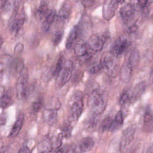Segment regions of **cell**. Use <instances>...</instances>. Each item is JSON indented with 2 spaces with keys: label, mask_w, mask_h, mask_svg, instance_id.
<instances>
[{
  "label": "cell",
  "mask_w": 153,
  "mask_h": 153,
  "mask_svg": "<svg viewBox=\"0 0 153 153\" xmlns=\"http://www.w3.org/2000/svg\"><path fill=\"white\" fill-rule=\"evenodd\" d=\"M99 115H96V114H91V115L89 116V117L88 118V119H87V126L88 127H93V126H94L95 125H96L99 118Z\"/></svg>",
  "instance_id": "29"
},
{
  "label": "cell",
  "mask_w": 153,
  "mask_h": 153,
  "mask_svg": "<svg viewBox=\"0 0 153 153\" xmlns=\"http://www.w3.org/2000/svg\"><path fill=\"white\" fill-rule=\"evenodd\" d=\"M73 67V63L71 60H67L64 63L63 69L56 80V86L58 88L63 86L71 79L72 75Z\"/></svg>",
  "instance_id": "4"
},
{
  "label": "cell",
  "mask_w": 153,
  "mask_h": 153,
  "mask_svg": "<svg viewBox=\"0 0 153 153\" xmlns=\"http://www.w3.org/2000/svg\"><path fill=\"white\" fill-rule=\"evenodd\" d=\"M124 1H119L115 0L107 1L105 2L103 7V17L105 19L111 20L115 14L116 10L120 3Z\"/></svg>",
  "instance_id": "7"
},
{
  "label": "cell",
  "mask_w": 153,
  "mask_h": 153,
  "mask_svg": "<svg viewBox=\"0 0 153 153\" xmlns=\"http://www.w3.org/2000/svg\"><path fill=\"white\" fill-rule=\"evenodd\" d=\"M1 153H10V149L8 146H2L1 148Z\"/></svg>",
  "instance_id": "39"
},
{
  "label": "cell",
  "mask_w": 153,
  "mask_h": 153,
  "mask_svg": "<svg viewBox=\"0 0 153 153\" xmlns=\"http://www.w3.org/2000/svg\"><path fill=\"white\" fill-rule=\"evenodd\" d=\"M63 36V32L62 30H58L57 31L53 36V44L56 45L59 44L60 41H62Z\"/></svg>",
  "instance_id": "33"
},
{
  "label": "cell",
  "mask_w": 153,
  "mask_h": 153,
  "mask_svg": "<svg viewBox=\"0 0 153 153\" xmlns=\"http://www.w3.org/2000/svg\"><path fill=\"white\" fill-rule=\"evenodd\" d=\"M84 108L83 95L80 91H75L71 97L69 102L70 121H76L81 115Z\"/></svg>",
  "instance_id": "2"
},
{
  "label": "cell",
  "mask_w": 153,
  "mask_h": 153,
  "mask_svg": "<svg viewBox=\"0 0 153 153\" xmlns=\"http://www.w3.org/2000/svg\"><path fill=\"white\" fill-rule=\"evenodd\" d=\"M105 38L106 37L105 36H100L94 34L90 36L87 44L91 50L95 51H100L103 47L106 41Z\"/></svg>",
  "instance_id": "10"
},
{
  "label": "cell",
  "mask_w": 153,
  "mask_h": 153,
  "mask_svg": "<svg viewBox=\"0 0 153 153\" xmlns=\"http://www.w3.org/2000/svg\"><path fill=\"white\" fill-rule=\"evenodd\" d=\"M150 81H151L152 84H153V69L151 71V74H150Z\"/></svg>",
  "instance_id": "44"
},
{
  "label": "cell",
  "mask_w": 153,
  "mask_h": 153,
  "mask_svg": "<svg viewBox=\"0 0 153 153\" xmlns=\"http://www.w3.org/2000/svg\"><path fill=\"white\" fill-rule=\"evenodd\" d=\"M148 3V1H143V0H141V1H137V5L142 8H145V7H146L147 4Z\"/></svg>",
  "instance_id": "38"
},
{
  "label": "cell",
  "mask_w": 153,
  "mask_h": 153,
  "mask_svg": "<svg viewBox=\"0 0 153 153\" xmlns=\"http://www.w3.org/2000/svg\"><path fill=\"white\" fill-rule=\"evenodd\" d=\"M146 153H153V144L149 146V148L147 150Z\"/></svg>",
  "instance_id": "43"
},
{
  "label": "cell",
  "mask_w": 153,
  "mask_h": 153,
  "mask_svg": "<svg viewBox=\"0 0 153 153\" xmlns=\"http://www.w3.org/2000/svg\"><path fill=\"white\" fill-rule=\"evenodd\" d=\"M28 76L27 69L25 68L17 78L16 84V90L17 97L19 100H23L27 96Z\"/></svg>",
  "instance_id": "3"
},
{
  "label": "cell",
  "mask_w": 153,
  "mask_h": 153,
  "mask_svg": "<svg viewBox=\"0 0 153 153\" xmlns=\"http://www.w3.org/2000/svg\"><path fill=\"white\" fill-rule=\"evenodd\" d=\"M56 16V11L54 9L49 10L48 13H47L44 19L42 27L45 31H47L49 30L50 27L53 22L55 17Z\"/></svg>",
  "instance_id": "18"
},
{
  "label": "cell",
  "mask_w": 153,
  "mask_h": 153,
  "mask_svg": "<svg viewBox=\"0 0 153 153\" xmlns=\"http://www.w3.org/2000/svg\"><path fill=\"white\" fill-rule=\"evenodd\" d=\"M48 5L45 4H42L40 5L38 9V16L40 19H44L48 11Z\"/></svg>",
  "instance_id": "30"
},
{
  "label": "cell",
  "mask_w": 153,
  "mask_h": 153,
  "mask_svg": "<svg viewBox=\"0 0 153 153\" xmlns=\"http://www.w3.org/2000/svg\"><path fill=\"white\" fill-rule=\"evenodd\" d=\"M103 69H105L109 72H112L116 66V61L115 57L110 53L105 54L100 60Z\"/></svg>",
  "instance_id": "11"
},
{
  "label": "cell",
  "mask_w": 153,
  "mask_h": 153,
  "mask_svg": "<svg viewBox=\"0 0 153 153\" xmlns=\"http://www.w3.org/2000/svg\"><path fill=\"white\" fill-rule=\"evenodd\" d=\"M71 5L68 2L63 3L57 13V19L60 22L63 23L67 21L71 14Z\"/></svg>",
  "instance_id": "14"
},
{
  "label": "cell",
  "mask_w": 153,
  "mask_h": 153,
  "mask_svg": "<svg viewBox=\"0 0 153 153\" xmlns=\"http://www.w3.org/2000/svg\"><path fill=\"white\" fill-rule=\"evenodd\" d=\"M123 122H124L123 114V112L120 111L115 114L114 118H113L112 123L109 131H114L117 130L123 125Z\"/></svg>",
  "instance_id": "19"
},
{
  "label": "cell",
  "mask_w": 153,
  "mask_h": 153,
  "mask_svg": "<svg viewBox=\"0 0 153 153\" xmlns=\"http://www.w3.org/2000/svg\"><path fill=\"white\" fill-rule=\"evenodd\" d=\"M44 103V100L42 98H39L35 100L31 105V110L33 112H37L42 108Z\"/></svg>",
  "instance_id": "28"
},
{
  "label": "cell",
  "mask_w": 153,
  "mask_h": 153,
  "mask_svg": "<svg viewBox=\"0 0 153 153\" xmlns=\"http://www.w3.org/2000/svg\"><path fill=\"white\" fill-rule=\"evenodd\" d=\"M137 29V26L136 25H133L129 27V31L130 32H134Z\"/></svg>",
  "instance_id": "42"
},
{
  "label": "cell",
  "mask_w": 153,
  "mask_h": 153,
  "mask_svg": "<svg viewBox=\"0 0 153 153\" xmlns=\"http://www.w3.org/2000/svg\"><path fill=\"white\" fill-rule=\"evenodd\" d=\"M23 45L22 44L20 43L17 44L14 48V53L17 54V53H19V51H22L23 50Z\"/></svg>",
  "instance_id": "37"
},
{
  "label": "cell",
  "mask_w": 153,
  "mask_h": 153,
  "mask_svg": "<svg viewBox=\"0 0 153 153\" xmlns=\"http://www.w3.org/2000/svg\"><path fill=\"white\" fill-rule=\"evenodd\" d=\"M146 87V84L144 81L140 82L137 84H136L132 91L131 94L130 96V100L131 102H134L137 99H139L140 97V96L142 95L143 92L145 91Z\"/></svg>",
  "instance_id": "16"
},
{
  "label": "cell",
  "mask_w": 153,
  "mask_h": 153,
  "mask_svg": "<svg viewBox=\"0 0 153 153\" xmlns=\"http://www.w3.org/2000/svg\"><path fill=\"white\" fill-rule=\"evenodd\" d=\"M81 27L79 25H76L70 31L67 39L66 41V48L71 49L73 46L74 42L79 38L81 35Z\"/></svg>",
  "instance_id": "12"
},
{
  "label": "cell",
  "mask_w": 153,
  "mask_h": 153,
  "mask_svg": "<svg viewBox=\"0 0 153 153\" xmlns=\"http://www.w3.org/2000/svg\"><path fill=\"white\" fill-rule=\"evenodd\" d=\"M130 96L128 92L127 91H123V93L121 94L120 99H119V103L121 105H125L128 101L130 100Z\"/></svg>",
  "instance_id": "34"
},
{
  "label": "cell",
  "mask_w": 153,
  "mask_h": 153,
  "mask_svg": "<svg viewBox=\"0 0 153 153\" xmlns=\"http://www.w3.org/2000/svg\"><path fill=\"white\" fill-rule=\"evenodd\" d=\"M112 121H113V118L110 116H108L106 118H105L103 120L101 124V126H100L101 130L102 131H107V130L109 131L112 123Z\"/></svg>",
  "instance_id": "27"
},
{
  "label": "cell",
  "mask_w": 153,
  "mask_h": 153,
  "mask_svg": "<svg viewBox=\"0 0 153 153\" xmlns=\"http://www.w3.org/2000/svg\"><path fill=\"white\" fill-rule=\"evenodd\" d=\"M12 99L11 97V96L8 94L7 93H5L4 94H1V107L2 108H5L7 106H8L11 103Z\"/></svg>",
  "instance_id": "24"
},
{
  "label": "cell",
  "mask_w": 153,
  "mask_h": 153,
  "mask_svg": "<svg viewBox=\"0 0 153 153\" xmlns=\"http://www.w3.org/2000/svg\"><path fill=\"white\" fill-rule=\"evenodd\" d=\"M88 46L87 43H83V44H76L75 45L74 50L75 54L79 58L81 57L85 54H87L89 51H88Z\"/></svg>",
  "instance_id": "20"
},
{
  "label": "cell",
  "mask_w": 153,
  "mask_h": 153,
  "mask_svg": "<svg viewBox=\"0 0 153 153\" xmlns=\"http://www.w3.org/2000/svg\"><path fill=\"white\" fill-rule=\"evenodd\" d=\"M6 121V115L5 114H2L1 117V125H4L5 124Z\"/></svg>",
  "instance_id": "41"
},
{
  "label": "cell",
  "mask_w": 153,
  "mask_h": 153,
  "mask_svg": "<svg viewBox=\"0 0 153 153\" xmlns=\"http://www.w3.org/2000/svg\"><path fill=\"white\" fill-rule=\"evenodd\" d=\"M134 132L135 128L133 127H129L123 131L119 146L121 152H124L126 151L128 145L133 140Z\"/></svg>",
  "instance_id": "8"
},
{
  "label": "cell",
  "mask_w": 153,
  "mask_h": 153,
  "mask_svg": "<svg viewBox=\"0 0 153 153\" xmlns=\"http://www.w3.org/2000/svg\"><path fill=\"white\" fill-rule=\"evenodd\" d=\"M23 121H24V115L23 114H20L18 116L17 120L14 122L11 129V131L9 134V137H13L18 134V133L20 132L22 127Z\"/></svg>",
  "instance_id": "17"
},
{
  "label": "cell",
  "mask_w": 153,
  "mask_h": 153,
  "mask_svg": "<svg viewBox=\"0 0 153 153\" xmlns=\"http://www.w3.org/2000/svg\"><path fill=\"white\" fill-rule=\"evenodd\" d=\"M14 69L17 72H19L20 74L23 71L24 68V64L22 59H17L14 60Z\"/></svg>",
  "instance_id": "32"
},
{
  "label": "cell",
  "mask_w": 153,
  "mask_h": 153,
  "mask_svg": "<svg viewBox=\"0 0 153 153\" xmlns=\"http://www.w3.org/2000/svg\"><path fill=\"white\" fill-rule=\"evenodd\" d=\"M18 153H31V151L27 145H25L21 147Z\"/></svg>",
  "instance_id": "36"
},
{
  "label": "cell",
  "mask_w": 153,
  "mask_h": 153,
  "mask_svg": "<svg viewBox=\"0 0 153 153\" xmlns=\"http://www.w3.org/2000/svg\"><path fill=\"white\" fill-rule=\"evenodd\" d=\"M144 125L147 128L153 126V111L150 108H147L143 117Z\"/></svg>",
  "instance_id": "22"
},
{
  "label": "cell",
  "mask_w": 153,
  "mask_h": 153,
  "mask_svg": "<svg viewBox=\"0 0 153 153\" xmlns=\"http://www.w3.org/2000/svg\"><path fill=\"white\" fill-rule=\"evenodd\" d=\"M94 145L93 139L90 137L82 138L78 143L76 147L79 153H85L90 151Z\"/></svg>",
  "instance_id": "13"
},
{
  "label": "cell",
  "mask_w": 153,
  "mask_h": 153,
  "mask_svg": "<svg viewBox=\"0 0 153 153\" xmlns=\"http://www.w3.org/2000/svg\"><path fill=\"white\" fill-rule=\"evenodd\" d=\"M25 21V19L24 17H20L16 19L11 25V30L14 33H17L22 27Z\"/></svg>",
  "instance_id": "23"
},
{
  "label": "cell",
  "mask_w": 153,
  "mask_h": 153,
  "mask_svg": "<svg viewBox=\"0 0 153 153\" xmlns=\"http://www.w3.org/2000/svg\"><path fill=\"white\" fill-rule=\"evenodd\" d=\"M64 65V62H63V59L62 56H60L59 59L57 60V62L56 63L54 70L53 72V75L57 78V76L59 75L60 72L62 71L63 67Z\"/></svg>",
  "instance_id": "26"
},
{
  "label": "cell",
  "mask_w": 153,
  "mask_h": 153,
  "mask_svg": "<svg viewBox=\"0 0 153 153\" xmlns=\"http://www.w3.org/2000/svg\"><path fill=\"white\" fill-rule=\"evenodd\" d=\"M139 59H140V53L139 51L137 50V49H133L128 57V59L127 60V62L131 65V66L134 68H135L139 62Z\"/></svg>",
  "instance_id": "21"
},
{
  "label": "cell",
  "mask_w": 153,
  "mask_h": 153,
  "mask_svg": "<svg viewBox=\"0 0 153 153\" xmlns=\"http://www.w3.org/2000/svg\"><path fill=\"white\" fill-rule=\"evenodd\" d=\"M130 41L126 38H117L111 46V53L114 57H118L123 54L130 46Z\"/></svg>",
  "instance_id": "5"
},
{
  "label": "cell",
  "mask_w": 153,
  "mask_h": 153,
  "mask_svg": "<svg viewBox=\"0 0 153 153\" xmlns=\"http://www.w3.org/2000/svg\"><path fill=\"white\" fill-rule=\"evenodd\" d=\"M102 69L103 68L100 61V62L99 63H93V64L90 65L88 67V71L91 74H95L96 72H98Z\"/></svg>",
  "instance_id": "31"
},
{
  "label": "cell",
  "mask_w": 153,
  "mask_h": 153,
  "mask_svg": "<svg viewBox=\"0 0 153 153\" xmlns=\"http://www.w3.org/2000/svg\"><path fill=\"white\" fill-rule=\"evenodd\" d=\"M93 2H94V1H85L81 2L82 5L85 7H90V5H91L93 4Z\"/></svg>",
  "instance_id": "40"
},
{
  "label": "cell",
  "mask_w": 153,
  "mask_h": 153,
  "mask_svg": "<svg viewBox=\"0 0 153 153\" xmlns=\"http://www.w3.org/2000/svg\"><path fill=\"white\" fill-rule=\"evenodd\" d=\"M136 12V8L134 4L131 3H127L120 10V14L125 23H128L134 17Z\"/></svg>",
  "instance_id": "9"
},
{
  "label": "cell",
  "mask_w": 153,
  "mask_h": 153,
  "mask_svg": "<svg viewBox=\"0 0 153 153\" xmlns=\"http://www.w3.org/2000/svg\"><path fill=\"white\" fill-rule=\"evenodd\" d=\"M72 130V126L70 123L65 124L61 128V134L63 137L68 138L71 136Z\"/></svg>",
  "instance_id": "25"
},
{
  "label": "cell",
  "mask_w": 153,
  "mask_h": 153,
  "mask_svg": "<svg viewBox=\"0 0 153 153\" xmlns=\"http://www.w3.org/2000/svg\"><path fill=\"white\" fill-rule=\"evenodd\" d=\"M66 153H79L76 145H71L67 146Z\"/></svg>",
  "instance_id": "35"
},
{
  "label": "cell",
  "mask_w": 153,
  "mask_h": 153,
  "mask_svg": "<svg viewBox=\"0 0 153 153\" xmlns=\"http://www.w3.org/2000/svg\"><path fill=\"white\" fill-rule=\"evenodd\" d=\"M60 107V106L59 105L52 106L47 104V106L43 112V119L47 124L53 125L56 123L57 119V111Z\"/></svg>",
  "instance_id": "6"
},
{
  "label": "cell",
  "mask_w": 153,
  "mask_h": 153,
  "mask_svg": "<svg viewBox=\"0 0 153 153\" xmlns=\"http://www.w3.org/2000/svg\"><path fill=\"white\" fill-rule=\"evenodd\" d=\"M133 68L127 62H125L121 66L120 71V79L124 82H127L132 76V71Z\"/></svg>",
  "instance_id": "15"
},
{
  "label": "cell",
  "mask_w": 153,
  "mask_h": 153,
  "mask_svg": "<svg viewBox=\"0 0 153 153\" xmlns=\"http://www.w3.org/2000/svg\"><path fill=\"white\" fill-rule=\"evenodd\" d=\"M87 105L92 114L100 115L106 106L105 96L100 91L94 90L88 96Z\"/></svg>",
  "instance_id": "1"
}]
</instances>
